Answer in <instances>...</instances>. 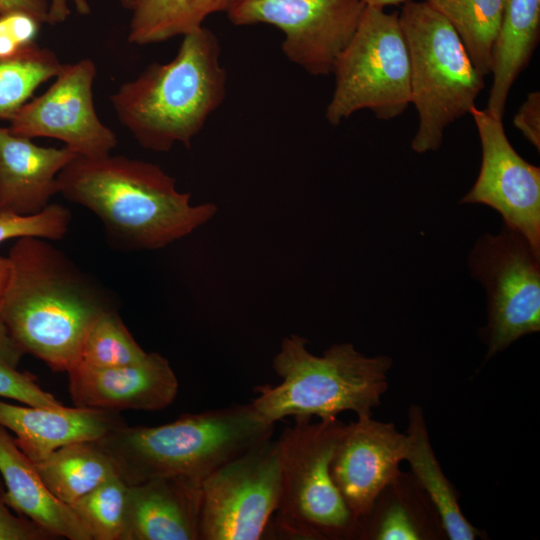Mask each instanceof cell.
Segmentation results:
<instances>
[{
	"label": "cell",
	"instance_id": "14",
	"mask_svg": "<svg viewBox=\"0 0 540 540\" xmlns=\"http://www.w3.org/2000/svg\"><path fill=\"white\" fill-rule=\"evenodd\" d=\"M407 449V435L399 432L394 423L362 415L346 424L330 472L357 522L369 513L379 494L398 476Z\"/></svg>",
	"mask_w": 540,
	"mask_h": 540
},
{
	"label": "cell",
	"instance_id": "5",
	"mask_svg": "<svg viewBox=\"0 0 540 540\" xmlns=\"http://www.w3.org/2000/svg\"><path fill=\"white\" fill-rule=\"evenodd\" d=\"M307 344L297 334L283 339L273 359L282 382L259 388L251 402L258 413L272 423L288 416L332 418L344 411L372 415L388 389L392 359L366 356L351 343L333 344L316 356Z\"/></svg>",
	"mask_w": 540,
	"mask_h": 540
},
{
	"label": "cell",
	"instance_id": "21",
	"mask_svg": "<svg viewBox=\"0 0 540 540\" xmlns=\"http://www.w3.org/2000/svg\"><path fill=\"white\" fill-rule=\"evenodd\" d=\"M540 32V0H505L492 58V85L485 110L503 119L508 94L527 67Z\"/></svg>",
	"mask_w": 540,
	"mask_h": 540
},
{
	"label": "cell",
	"instance_id": "26",
	"mask_svg": "<svg viewBox=\"0 0 540 540\" xmlns=\"http://www.w3.org/2000/svg\"><path fill=\"white\" fill-rule=\"evenodd\" d=\"M62 63L56 54L37 44L19 55L0 61V119L10 120L35 90L54 78Z\"/></svg>",
	"mask_w": 540,
	"mask_h": 540
},
{
	"label": "cell",
	"instance_id": "3",
	"mask_svg": "<svg viewBox=\"0 0 540 540\" xmlns=\"http://www.w3.org/2000/svg\"><path fill=\"white\" fill-rule=\"evenodd\" d=\"M220 55L211 30L183 36L171 61L149 65L110 96L118 120L147 150L166 152L177 143L190 148L226 95Z\"/></svg>",
	"mask_w": 540,
	"mask_h": 540
},
{
	"label": "cell",
	"instance_id": "29",
	"mask_svg": "<svg viewBox=\"0 0 540 540\" xmlns=\"http://www.w3.org/2000/svg\"><path fill=\"white\" fill-rule=\"evenodd\" d=\"M70 221V211L56 203L34 215L0 211V244L21 237L59 240L67 233Z\"/></svg>",
	"mask_w": 540,
	"mask_h": 540
},
{
	"label": "cell",
	"instance_id": "39",
	"mask_svg": "<svg viewBox=\"0 0 540 540\" xmlns=\"http://www.w3.org/2000/svg\"><path fill=\"white\" fill-rule=\"evenodd\" d=\"M139 0H120L123 6L132 9Z\"/></svg>",
	"mask_w": 540,
	"mask_h": 540
},
{
	"label": "cell",
	"instance_id": "37",
	"mask_svg": "<svg viewBox=\"0 0 540 540\" xmlns=\"http://www.w3.org/2000/svg\"><path fill=\"white\" fill-rule=\"evenodd\" d=\"M9 274H10V263H9L8 257L0 256V302L7 286Z\"/></svg>",
	"mask_w": 540,
	"mask_h": 540
},
{
	"label": "cell",
	"instance_id": "35",
	"mask_svg": "<svg viewBox=\"0 0 540 540\" xmlns=\"http://www.w3.org/2000/svg\"><path fill=\"white\" fill-rule=\"evenodd\" d=\"M76 11L81 15H88L91 12L89 3L87 0H71ZM69 0H50L48 11V23L57 24L64 22L70 15V9L68 7Z\"/></svg>",
	"mask_w": 540,
	"mask_h": 540
},
{
	"label": "cell",
	"instance_id": "33",
	"mask_svg": "<svg viewBox=\"0 0 540 540\" xmlns=\"http://www.w3.org/2000/svg\"><path fill=\"white\" fill-rule=\"evenodd\" d=\"M514 126L538 151L540 149V93L533 91L519 107Z\"/></svg>",
	"mask_w": 540,
	"mask_h": 540
},
{
	"label": "cell",
	"instance_id": "12",
	"mask_svg": "<svg viewBox=\"0 0 540 540\" xmlns=\"http://www.w3.org/2000/svg\"><path fill=\"white\" fill-rule=\"evenodd\" d=\"M96 66L91 59L62 64L52 85L9 120L12 133L62 141L77 156L100 157L116 147L115 133L98 117L93 98Z\"/></svg>",
	"mask_w": 540,
	"mask_h": 540
},
{
	"label": "cell",
	"instance_id": "13",
	"mask_svg": "<svg viewBox=\"0 0 540 540\" xmlns=\"http://www.w3.org/2000/svg\"><path fill=\"white\" fill-rule=\"evenodd\" d=\"M482 159L477 179L461 199L464 204H483L503 218L540 252V168L524 160L509 142L501 118L474 106Z\"/></svg>",
	"mask_w": 540,
	"mask_h": 540
},
{
	"label": "cell",
	"instance_id": "38",
	"mask_svg": "<svg viewBox=\"0 0 540 540\" xmlns=\"http://www.w3.org/2000/svg\"><path fill=\"white\" fill-rule=\"evenodd\" d=\"M362 1L366 6L371 7H377V8H383L387 6H394V5H402L405 0H360Z\"/></svg>",
	"mask_w": 540,
	"mask_h": 540
},
{
	"label": "cell",
	"instance_id": "6",
	"mask_svg": "<svg viewBox=\"0 0 540 540\" xmlns=\"http://www.w3.org/2000/svg\"><path fill=\"white\" fill-rule=\"evenodd\" d=\"M398 16L410 57L411 104L419 116L411 147L423 154L438 150L445 129L475 106L484 76L456 30L427 3L405 0Z\"/></svg>",
	"mask_w": 540,
	"mask_h": 540
},
{
	"label": "cell",
	"instance_id": "31",
	"mask_svg": "<svg viewBox=\"0 0 540 540\" xmlns=\"http://www.w3.org/2000/svg\"><path fill=\"white\" fill-rule=\"evenodd\" d=\"M41 24L37 18L21 11L0 14V61L37 44Z\"/></svg>",
	"mask_w": 540,
	"mask_h": 540
},
{
	"label": "cell",
	"instance_id": "10",
	"mask_svg": "<svg viewBox=\"0 0 540 540\" xmlns=\"http://www.w3.org/2000/svg\"><path fill=\"white\" fill-rule=\"evenodd\" d=\"M281 476L272 437L212 471L201 484L199 540L260 539L278 507Z\"/></svg>",
	"mask_w": 540,
	"mask_h": 540
},
{
	"label": "cell",
	"instance_id": "9",
	"mask_svg": "<svg viewBox=\"0 0 540 540\" xmlns=\"http://www.w3.org/2000/svg\"><path fill=\"white\" fill-rule=\"evenodd\" d=\"M468 264L487 296V322L480 330L487 361L540 330V252L503 225L476 242Z\"/></svg>",
	"mask_w": 540,
	"mask_h": 540
},
{
	"label": "cell",
	"instance_id": "34",
	"mask_svg": "<svg viewBox=\"0 0 540 540\" xmlns=\"http://www.w3.org/2000/svg\"><path fill=\"white\" fill-rule=\"evenodd\" d=\"M21 11L48 23L49 0H0V14Z\"/></svg>",
	"mask_w": 540,
	"mask_h": 540
},
{
	"label": "cell",
	"instance_id": "4",
	"mask_svg": "<svg viewBox=\"0 0 540 540\" xmlns=\"http://www.w3.org/2000/svg\"><path fill=\"white\" fill-rule=\"evenodd\" d=\"M275 423L249 404L186 414L156 427L126 424L94 441L128 484L155 478L202 481L223 463L272 437Z\"/></svg>",
	"mask_w": 540,
	"mask_h": 540
},
{
	"label": "cell",
	"instance_id": "2",
	"mask_svg": "<svg viewBox=\"0 0 540 540\" xmlns=\"http://www.w3.org/2000/svg\"><path fill=\"white\" fill-rule=\"evenodd\" d=\"M58 193L95 213L107 232L136 249H158L212 219L214 203L191 204L159 166L121 155L75 156L58 174Z\"/></svg>",
	"mask_w": 540,
	"mask_h": 540
},
{
	"label": "cell",
	"instance_id": "27",
	"mask_svg": "<svg viewBox=\"0 0 540 540\" xmlns=\"http://www.w3.org/2000/svg\"><path fill=\"white\" fill-rule=\"evenodd\" d=\"M128 487L115 475L69 505L93 540H123Z\"/></svg>",
	"mask_w": 540,
	"mask_h": 540
},
{
	"label": "cell",
	"instance_id": "16",
	"mask_svg": "<svg viewBox=\"0 0 540 540\" xmlns=\"http://www.w3.org/2000/svg\"><path fill=\"white\" fill-rule=\"evenodd\" d=\"M201 484L166 477L129 485L123 540H199Z\"/></svg>",
	"mask_w": 540,
	"mask_h": 540
},
{
	"label": "cell",
	"instance_id": "23",
	"mask_svg": "<svg viewBox=\"0 0 540 540\" xmlns=\"http://www.w3.org/2000/svg\"><path fill=\"white\" fill-rule=\"evenodd\" d=\"M35 465L47 488L67 505L118 475L111 458L94 441L63 446Z\"/></svg>",
	"mask_w": 540,
	"mask_h": 540
},
{
	"label": "cell",
	"instance_id": "8",
	"mask_svg": "<svg viewBox=\"0 0 540 540\" xmlns=\"http://www.w3.org/2000/svg\"><path fill=\"white\" fill-rule=\"evenodd\" d=\"M332 73L335 85L325 112L331 125L364 109L382 120L401 115L411 104V69L398 13L365 6Z\"/></svg>",
	"mask_w": 540,
	"mask_h": 540
},
{
	"label": "cell",
	"instance_id": "18",
	"mask_svg": "<svg viewBox=\"0 0 540 540\" xmlns=\"http://www.w3.org/2000/svg\"><path fill=\"white\" fill-rule=\"evenodd\" d=\"M76 156L67 147H43L0 127V211L34 215L58 193L57 177Z\"/></svg>",
	"mask_w": 540,
	"mask_h": 540
},
{
	"label": "cell",
	"instance_id": "1",
	"mask_svg": "<svg viewBox=\"0 0 540 540\" xmlns=\"http://www.w3.org/2000/svg\"><path fill=\"white\" fill-rule=\"evenodd\" d=\"M10 274L0 316L24 353L68 372L86 335L106 310L99 290L43 238L21 237L11 247Z\"/></svg>",
	"mask_w": 540,
	"mask_h": 540
},
{
	"label": "cell",
	"instance_id": "32",
	"mask_svg": "<svg viewBox=\"0 0 540 540\" xmlns=\"http://www.w3.org/2000/svg\"><path fill=\"white\" fill-rule=\"evenodd\" d=\"M0 483V540H46L54 538L29 518L13 513L3 498Z\"/></svg>",
	"mask_w": 540,
	"mask_h": 540
},
{
	"label": "cell",
	"instance_id": "17",
	"mask_svg": "<svg viewBox=\"0 0 540 540\" xmlns=\"http://www.w3.org/2000/svg\"><path fill=\"white\" fill-rule=\"evenodd\" d=\"M0 425L14 433L17 446L37 463L63 446L101 439L124 422L118 411L24 407L0 400Z\"/></svg>",
	"mask_w": 540,
	"mask_h": 540
},
{
	"label": "cell",
	"instance_id": "22",
	"mask_svg": "<svg viewBox=\"0 0 540 540\" xmlns=\"http://www.w3.org/2000/svg\"><path fill=\"white\" fill-rule=\"evenodd\" d=\"M405 457L411 474L433 505L445 536L450 540H475L482 531L473 526L462 513L457 490L445 476L431 446L423 409L413 404L408 409Z\"/></svg>",
	"mask_w": 540,
	"mask_h": 540
},
{
	"label": "cell",
	"instance_id": "28",
	"mask_svg": "<svg viewBox=\"0 0 540 540\" xmlns=\"http://www.w3.org/2000/svg\"><path fill=\"white\" fill-rule=\"evenodd\" d=\"M146 355L119 316L109 309L91 325L77 365L119 367L139 362Z\"/></svg>",
	"mask_w": 540,
	"mask_h": 540
},
{
	"label": "cell",
	"instance_id": "15",
	"mask_svg": "<svg viewBox=\"0 0 540 540\" xmlns=\"http://www.w3.org/2000/svg\"><path fill=\"white\" fill-rule=\"evenodd\" d=\"M68 375L76 407L156 411L169 406L178 392V380L169 361L156 352L119 367L76 365Z\"/></svg>",
	"mask_w": 540,
	"mask_h": 540
},
{
	"label": "cell",
	"instance_id": "24",
	"mask_svg": "<svg viewBox=\"0 0 540 540\" xmlns=\"http://www.w3.org/2000/svg\"><path fill=\"white\" fill-rule=\"evenodd\" d=\"M229 0H139L132 8L128 41L160 43L202 28L211 14L226 12Z\"/></svg>",
	"mask_w": 540,
	"mask_h": 540
},
{
	"label": "cell",
	"instance_id": "20",
	"mask_svg": "<svg viewBox=\"0 0 540 540\" xmlns=\"http://www.w3.org/2000/svg\"><path fill=\"white\" fill-rule=\"evenodd\" d=\"M444 536L427 495L411 473L400 471L379 494L369 513L358 520L355 539L436 540Z\"/></svg>",
	"mask_w": 540,
	"mask_h": 540
},
{
	"label": "cell",
	"instance_id": "11",
	"mask_svg": "<svg viewBox=\"0 0 540 540\" xmlns=\"http://www.w3.org/2000/svg\"><path fill=\"white\" fill-rule=\"evenodd\" d=\"M360 0H229L236 26L270 24L282 31L285 57L313 76L332 73L365 9Z\"/></svg>",
	"mask_w": 540,
	"mask_h": 540
},
{
	"label": "cell",
	"instance_id": "7",
	"mask_svg": "<svg viewBox=\"0 0 540 540\" xmlns=\"http://www.w3.org/2000/svg\"><path fill=\"white\" fill-rule=\"evenodd\" d=\"M346 423L294 417L278 438L281 493L274 528L282 539H355L357 520L331 476L330 466Z\"/></svg>",
	"mask_w": 540,
	"mask_h": 540
},
{
	"label": "cell",
	"instance_id": "25",
	"mask_svg": "<svg viewBox=\"0 0 540 540\" xmlns=\"http://www.w3.org/2000/svg\"><path fill=\"white\" fill-rule=\"evenodd\" d=\"M456 30L475 67L491 73L505 0H422Z\"/></svg>",
	"mask_w": 540,
	"mask_h": 540
},
{
	"label": "cell",
	"instance_id": "19",
	"mask_svg": "<svg viewBox=\"0 0 540 540\" xmlns=\"http://www.w3.org/2000/svg\"><path fill=\"white\" fill-rule=\"evenodd\" d=\"M0 475L5 487L3 498L16 513L34 521L53 537L92 540L72 508L51 493L35 463L1 425Z\"/></svg>",
	"mask_w": 540,
	"mask_h": 540
},
{
	"label": "cell",
	"instance_id": "36",
	"mask_svg": "<svg viewBox=\"0 0 540 540\" xmlns=\"http://www.w3.org/2000/svg\"><path fill=\"white\" fill-rule=\"evenodd\" d=\"M23 354L0 316V358L17 367Z\"/></svg>",
	"mask_w": 540,
	"mask_h": 540
},
{
	"label": "cell",
	"instance_id": "30",
	"mask_svg": "<svg viewBox=\"0 0 540 540\" xmlns=\"http://www.w3.org/2000/svg\"><path fill=\"white\" fill-rule=\"evenodd\" d=\"M0 397L13 399L28 406L61 408L63 405L53 395L41 389L27 373L0 358Z\"/></svg>",
	"mask_w": 540,
	"mask_h": 540
}]
</instances>
